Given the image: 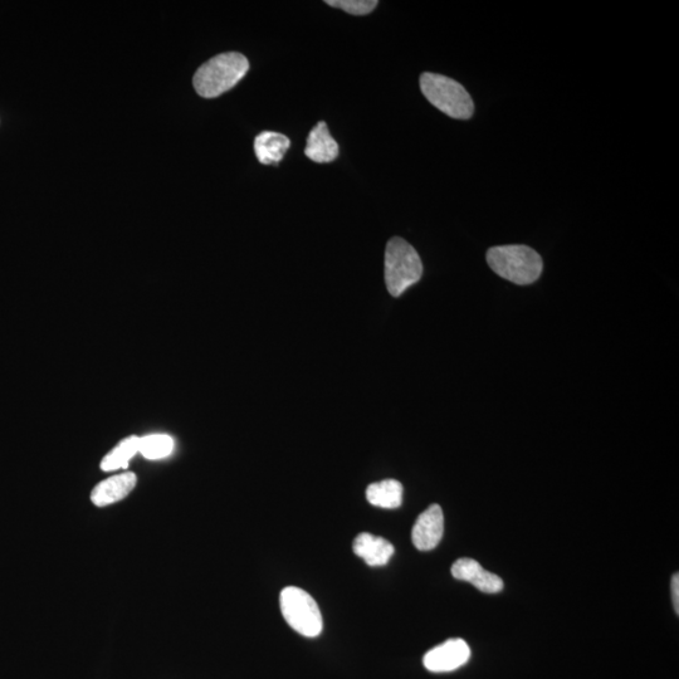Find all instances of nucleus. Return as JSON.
<instances>
[{"label": "nucleus", "mask_w": 679, "mask_h": 679, "mask_svg": "<svg viewBox=\"0 0 679 679\" xmlns=\"http://www.w3.org/2000/svg\"><path fill=\"white\" fill-rule=\"evenodd\" d=\"M248 71L249 62L246 56L237 52L222 53L205 62L195 72L194 89L204 99H216L237 86Z\"/></svg>", "instance_id": "obj_1"}, {"label": "nucleus", "mask_w": 679, "mask_h": 679, "mask_svg": "<svg viewBox=\"0 0 679 679\" xmlns=\"http://www.w3.org/2000/svg\"><path fill=\"white\" fill-rule=\"evenodd\" d=\"M487 262L498 276L521 286L531 285L539 280L544 268L540 254L521 244L488 249Z\"/></svg>", "instance_id": "obj_2"}, {"label": "nucleus", "mask_w": 679, "mask_h": 679, "mask_svg": "<svg viewBox=\"0 0 679 679\" xmlns=\"http://www.w3.org/2000/svg\"><path fill=\"white\" fill-rule=\"evenodd\" d=\"M420 90L436 109L452 119L468 120L475 114L471 95L452 78L437 73H423L420 76Z\"/></svg>", "instance_id": "obj_3"}, {"label": "nucleus", "mask_w": 679, "mask_h": 679, "mask_svg": "<svg viewBox=\"0 0 679 679\" xmlns=\"http://www.w3.org/2000/svg\"><path fill=\"white\" fill-rule=\"evenodd\" d=\"M422 275L423 263L415 248L403 238L390 239L385 249V283L390 295H403Z\"/></svg>", "instance_id": "obj_4"}, {"label": "nucleus", "mask_w": 679, "mask_h": 679, "mask_svg": "<svg viewBox=\"0 0 679 679\" xmlns=\"http://www.w3.org/2000/svg\"><path fill=\"white\" fill-rule=\"evenodd\" d=\"M280 605L283 618L297 633L315 638L324 628L321 610L316 600L305 590L287 586L281 591Z\"/></svg>", "instance_id": "obj_5"}, {"label": "nucleus", "mask_w": 679, "mask_h": 679, "mask_svg": "<svg viewBox=\"0 0 679 679\" xmlns=\"http://www.w3.org/2000/svg\"><path fill=\"white\" fill-rule=\"evenodd\" d=\"M471 649L463 639H449L431 649L424 656V667L429 672L446 673L456 671L470 661Z\"/></svg>", "instance_id": "obj_6"}, {"label": "nucleus", "mask_w": 679, "mask_h": 679, "mask_svg": "<svg viewBox=\"0 0 679 679\" xmlns=\"http://www.w3.org/2000/svg\"><path fill=\"white\" fill-rule=\"evenodd\" d=\"M444 534L442 507L432 505L419 515L412 530L413 544L419 551L436 549Z\"/></svg>", "instance_id": "obj_7"}, {"label": "nucleus", "mask_w": 679, "mask_h": 679, "mask_svg": "<svg viewBox=\"0 0 679 679\" xmlns=\"http://www.w3.org/2000/svg\"><path fill=\"white\" fill-rule=\"evenodd\" d=\"M454 579L467 581L486 594L500 593L503 581L500 576L483 569L478 561L468 558L459 559L452 566Z\"/></svg>", "instance_id": "obj_8"}, {"label": "nucleus", "mask_w": 679, "mask_h": 679, "mask_svg": "<svg viewBox=\"0 0 679 679\" xmlns=\"http://www.w3.org/2000/svg\"><path fill=\"white\" fill-rule=\"evenodd\" d=\"M138 477L133 472L121 473L102 481L91 493V501L97 507L110 506L124 500L134 490Z\"/></svg>", "instance_id": "obj_9"}, {"label": "nucleus", "mask_w": 679, "mask_h": 679, "mask_svg": "<svg viewBox=\"0 0 679 679\" xmlns=\"http://www.w3.org/2000/svg\"><path fill=\"white\" fill-rule=\"evenodd\" d=\"M353 550L356 556L373 568L387 565L395 553L392 542L385 540L384 537L369 534V532H361L356 536Z\"/></svg>", "instance_id": "obj_10"}, {"label": "nucleus", "mask_w": 679, "mask_h": 679, "mask_svg": "<svg viewBox=\"0 0 679 679\" xmlns=\"http://www.w3.org/2000/svg\"><path fill=\"white\" fill-rule=\"evenodd\" d=\"M339 151V144L332 138L326 122H319L307 138L305 149L307 158L315 163L327 164L339 156Z\"/></svg>", "instance_id": "obj_11"}, {"label": "nucleus", "mask_w": 679, "mask_h": 679, "mask_svg": "<svg viewBox=\"0 0 679 679\" xmlns=\"http://www.w3.org/2000/svg\"><path fill=\"white\" fill-rule=\"evenodd\" d=\"M290 146L291 140L286 135L263 131L254 140V153L261 164L277 165L281 163Z\"/></svg>", "instance_id": "obj_12"}, {"label": "nucleus", "mask_w": 679, "mask_h": 679, "mask_svg": "<svg viewBox=\"0 0 679 679\" xmlns=\"http://www.w3.org/2000/svg\"><path fill=\"white\" fill-rule=\"evenodd\" d=\"M366 500L370 505L375 507L385 508V510H394L402 506L403 502V486L397 480H385L373 483L366 490Z\"/></svg>", "instance_id": "obj_13"}, {"label": "nucleus", "mask_w": 679, "mask_h": 679, "mask_svg": "<svg viewBox=\"0 0 679 679\" xmlns=\"http://www.w3.org/2000/svg\"><path fill=\"white\" fill-rule=\"evenodd\" d=\"M139 453V437L130 436L117 444L101 461V470L105 472L127 468L130 459Z\"/></svg>", "instance_id": "obj_14"}, {"label": "nucleus", "mask_w": 679, "mask_h": 679, "mask_svg": "<svg viewBox=\"0 0 679 679\" xmlns=\"http://www.w3.org/2000/svg\"><path fill=\"white\" fill-rule=\"evenodd\" d=\"M173 451V438L166 434H151V436L139 438V453L151 461L169 457Z\"/></svg>", "instance_id": "obj_15"}, {"label": "nucleus", "mask_w": 679, "mask_h": 679, "mask_svg": "<svg viewBox=\"0 0 679 679\" xmlns=\"http://www.w3.org/2000/svg\"><path fill=\"white\" fill-rule=\"evenodd\" d=\"M330 7L343 9L346 13L354 16H366L374 11L378 2L376 0H327Z\"/></svg>", "instance_id": "obj_16"}, {"label": "nucleus", "mask_w": 679, "mask_h": 679, "mask_svg": "<svg viewBox=\"0 0 679 679\" xmlns=\"http://www.w3.org/2000/svg\"><path fill=\"white\" fill-rule=\"evenodd\" d=\"M672 599H673V607L674 610H676V614L678 615L679 613V575L674 574L672 578Z\"/></svg>", "instance_id": "obj_17"}]
</instances>
